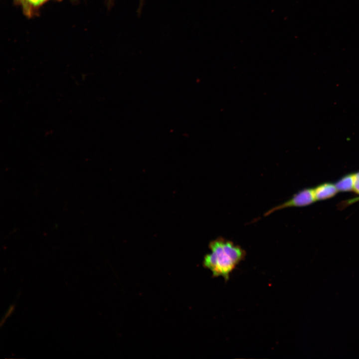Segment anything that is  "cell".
Returning <instances> with one entry per match:
<instances>
[{"instance_id": "obj_1", "label": "cell", "mask_w": 359, "mask_h": 359, "mask_svg": "<svg viewBox=\"0 0 359 359\" xmlns=\"http://www.w3.org/2000/svg\"><path fill=\"white\" fill-rule=\"evenodd\" d=\"M210 252L203 258V266L213 277H221L227 282L231 273L246 255L240 245L223 237L211 240L208 245Z\"/></svg>"}, {"instance_id": "obj_2", "label": "cell", "mask_w": 359, "mask_h": 359, "mask_svg": "<svg viewBox=\"0 0 359 359\" xmlns=\"http://www.w3.org/2000/svg\"><path fill=\"white\" fill-rule=\"evenodd\" d=\"M316 201L314 188H305L295 193L284 202L270 208L264 214L263 216H268L277 210L286 208L306 206L313 203Z\"/></svg>"}, {"instance_id": "obj_3", "label": "cell", "mask_w": 359, "mask_h": 359, "mask_svg": "<svg viewBox=\"0 0 359 359\" xmlns=\"http://www.w3.org/2000/svg\"><path fill=\"white\" fill-rule=\"evenodd\" d=\"M314 191L316 201L331 198L338 192L335 183L331 182L321 183L315 187Z\"/></svg>"}, {"instance_id": "obj_4", "label": "cell", "mask_w": 359, "mask_h": 359, "mask_svg": "<svg viewBox=\"0 0 359 359\" xmlns=\"http://www.w3.org/2000/svg\"><path fill=\"white\" fill-rule=\"evenodd\" d=\"M355 181V173H351L343 176L335 184L338 192L354 191Z\"/></svg>"}, {"instance_id": "obj_5", "label": "cell", "mask_w": 359, "mask_h": 359, "mask_svg": "<svg viewBox=\"0 0 359 359\" xmlns=\"http://www.w3.org/2000/svg\"><path fill=\"white\" fill-rule=\"evenodd\" d=\"M22 5L24 11L31 14L33 10L37 8L48 0H17Z\"/></svg>"}, {"instance_id": "obj_6", "label": "cell", "mask_w": 359, "mask_h": 359, "mask_svg": "<svg viewBox=\"0 0 359 359\" xmlns=\"http://www.w3.org/2000/svg\"><path fill=\"white\" fill-rule=\"evenodd\" d=\"M359 201V196H356L355 197L352 198L351 199L344 200L342 202H340L339 204L338 207L339 209H340V208L343 209V208L348 206L349 205H351L352 204L354 203Z\"/></svg>"}, {"instance_id": "obj_7", "label": "cell", "mask_w": 359, "mask_h": 359, "mask_svg": "<svg viewBox=\"0 0 359 359\" xmlns=\"http://www.w3.org/2000/svg\"><path fill=\"white\" fill-rule=\"evenodd\" d=\"M354 192L359 194V172L355 173V181Z\"/></svg>"}, {"instance_id": "obj_8", "label": "cell", "mask_w": 359, "mask_h": 359, "mask_svg": "<svg viewBox=\"0 0 359 359\" xmlns=\"http://www.w3.org/2000/svg\"><path fill=\"white\" fill-rule=\"evenodd\" d=\"M14 308V306L13 305H11L8 309V311L6 313L5 315H4V317L1 320V321L0 322V326H1L4 322L6 319L9 317L11 314L12 313L13 310Z\"/></svg>"}, {"instance_id": "obj_9", "label": "cell", "mask_w": 359, "mask_h": 359, "mask_svg": "<svg viewBox=\"0 0 359 359\" xmlns=\"http://www.w3.org/2000/svg\"><path fill=\"white\" fill-rule=\"evenodd\" d=\"M109 1H111L112 0H109ZM143 2H144V0H140V6H139V10H140V9H141V8H142V6Z\"/></svg>"}]
</instances>
